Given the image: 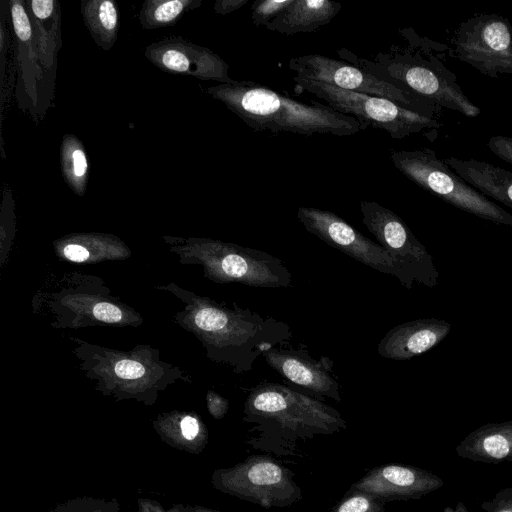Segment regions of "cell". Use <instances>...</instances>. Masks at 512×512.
Listing matches in <instances>:
<instances>
[{
	"mask_svg": "<svg viewBox=\"0 0 512 512\" xmlns=\"http://www.w3.org/2000/svg\"><path fill=\"white\" fill-rule=\"evenodd\" d=\"M156 289L170 292L182 302L174 321L199 340L206 357L230 366L235 373L251 371L260 355L282 346L292 337L287 323L263 317L236 303L229 308L175 283L159 285Z\"/></svg>",
	"mask_w": 512,
	"mask_h": 512,
	"instance_id": "obj_1",
	"label": "cell"
},
{
	"mask_svg": "<svg viewBox=\"0 0 512 512\" xmlns=\"http://www.w3.org/2000/svg\"><path fill=\"white\" fill-rule=\"evenodd\" d=\"M243 421L254 435L246 443L279 457L299 455V442L346 430L347 422L333 407L281 384L262 382L244 402Z\"/></svg>",
	"mask_w": 512,
	"mask_h": 512,
	"instance_id": "obj_2",
	"label": "cell"
},
{
	"mask_svg": "<svg viewBox=\"0 0 512 512\" xmlns=\"http://www.w3.org/2000/svg\"><path fill=\"white\" fill-rule=\"evenodd\" d=\"M407 44H393L371 60L341 48L338 56L365 72L437 107L476 117L481 110L464 94L457 76L443 63L448 45L419 36L413 28L399 29Z\"/></svg>",
	"mask_w": 512,
	"mask_h": 512,
	"instance_id": "obj_3",
	"label": "cell"
},
{
	"mask_svg": "<svg viewBox=\"0 0 512 512\" xmlns=\"http://www.w3.org/2000/svg\"><path fill=\"white\" fill-rule=\"evenodd\" d=\"M253 131L291 132L304 136H351L368 126L326 104L303 103L253 80H234L207 88Z\"/></svg>",
	"mask_w": 512,
	"mask_h": 512,
	"instance_id": "obj_4",
	"label": "cell"
},
{
	"mask_svg": "<svg viewBox=\"0 0 512 512\" xmlns=\"http://www.w3.org/2000/svg\"><path fill=\"white\" fill-rule=\"evenodd\" d=\"M80 370L105 396L118 400L136 399L153 403L159 392L177 381L191 383V377L179 366L165 362L160 350L137 345L119 350L70 337Z\"/></svg>",
	"mask_w": 512,
	"mask_h": 512,
	"instance_id": "obj_5",
	"label": "cell"
},
{
	"mask_svg": "<svg viewBox=\"0 0 512 512\" xmlns=\"http://www.w3.org/2000/svg\"><path fill=\"white\" fill-rule=\"evenodd\" d=\"M163 240L181 264L200 265L203 276L214 283L291 286V272L281 259L267 252L204 237L164 236Z\"/></svg>",
	"mask_w": 512,
	"mask_h": 512,
	"instance_id": "obj_6",
	"label": "cell"
},
{
	"mask_svg": "<svg viewBox=\"0 0 512 512\" xmlns=\"http://www.w3.org/2000/svg\"><path fill=\"white\" fill-rule=\"evenodd\" d=\"M38 307L48 311L53 319L50 326L55 329L137 327L144 321L101 277L79 272L65 274L56 289L38 293L34 308Z\"/></svg>",
	"mask_w": 512,
	"mask_h": 512,
	"instance_id": "obj_7",
	"label": "cell"
},
{
	"mask_svg": "<svg viewBox=\"0 0 512 512\" xmlns=\"http://www.w3.org/2000/svg\"><path fill=\"white\" fill-rule=\"evenodd\" d=\"M394 166L409 180L444 202L497 224L512 226V214L470 186L430 148L390 150Z\"/></svg>",
	"mask_w": 512,
	"mask_h": 512,
	"instance_id": "obj_8",
	"label": "cell"
},
{
	"mask_svg": "<svg viewBox=\"0 0 512 512\" xmlns=\"http://www.w3.org/2000/svg\"><path fill=\"white\" fill-rule=\"evenodd\" d=\"M292 79L302 90L322 99L334 110L352 116L367 126L384 130L394 139L442 126L435 116L409 110L387 98L343 90L298 76Z\"/></svg>",
	"mask_w": 512,
	"mask_h": 512,
	"instance_id": "obj_9",
	"label": "cell"
},
{
	"mask_svg": "<svg viewBox=\"0 0 512 512\" xmlns=\"http://www.w3.org/2000/svg\"><path fill=\"white\" fill-rule=\"evenodd\" d=\"M214 486L265 509L289 507L303 498L295 473L270 454L250 455L243 462L215 471Z\"/></svg>",
	"mask_w": 512,
	"mask_h": 512,
	"instance_id": "obj_10",
	"label": "cell"
},
{
	"mask_svg": "<svg viewBox=\"0 0 512 512\" xmlns=\"http://www.w3.org/2000/svg\"><path fill=\"white\" fill-rule=\"evenodd\" d=\"M448 53L491 78L512 74V24L498 14L473 15L456 28Z\"/></svg>",
	"mask_w": 512,
	"mask_h": 512,
	"instance_id": "obj_11",
	"label": "cell"
},
{
	"mask_svg": "<svg viewBox=\"0 0 512 512\" xmlns=\"http://www.w3.org/2000/svg\"><path fill=\"white\" fill-rule=\"evenodd\" d=\"M360 211L363 224L413 286L417 283L433 288L438 284L439 272L432 255L402 218L375 201L361 200Z\"/></svg>",
	"mask_w": 512,
	"mask_h": 512,
	"instance_id": "obj_12",
	"label": "cell"
},
{
	"mask_svg": "<svg viewBox=\"0 0 512 512\" xmlns=\"http://www.w3.org/2000/svg\"><path fill=\"white\" fill-rule=\"evenodd\" d=\"M300 78L314 80L352 92L390 99L401 106L434 116L437 106L365 72L355 65L324 55L307 54L289 60Z\"/></svg>",
	"mask_w": 512,
	"mask_h": 512,
	"instance_id": "obj_13",
	"label": "cell"
},
{
	"mask_svg": "<svg viewBox=\"0 0 512 512\" xmlns=\"http://www.w3.org/2000/svg\"><path fill=\"white\" fill-rule=\"evenodd\" d=\"M297 217L309 233L329 246L378 272L396 277L407 289L413 287L379 243L363 235L337 214L319 208L300 206Z\"/></svg>",
	"mask_w": 512,
	"mask_h": 512,
	"instance_id": "obj_14",
	"label": "cell"
},
{
	"mask_svg": "<svg viewBox=\"0 0 512 512\" xmlns=\"http://www.w3.org/2000/svg\"><path fill=\"white\" fill-rule=\"evenodd\" d=\"M144 56L160 70L204 81L229 83V65L210 48L181 37H166L148 45Z\"/></svg>",
	"mask_w": 512,
	"mask_h": 512,
	"instance_id": "obj_15",
	"label": "cell"
},
{
	"mask_svg": "<svg viewBox=\"0 0 512 512\" xmlns=\"http://www.w3.org/2000/svg\"><path fill=\"white\" fill-rule=\"evenodd\" d=\"M267 364L302 393L321 400L341 402L340 384L333 375V361L328 356L313 359L305 346L298 349L273 348L263 354Z\"/></svg>",
	"mask_w": 512,
	"mask_h": 512,
	"instance_id": "obj_16",
	"label": "cell"
},
{
	"mask_svg": "<svg viewBox=\"0 0 512 512\" xmlns=\"http://www.w3.org/2000/svg\"><path fill=\"white\" fill-rule=\"evenodd\" d=\"M443 485V480L429 470L389 463L368 470L348 490L360 491L387 503L420 499Z\"/></svg>",
	"mask_w": 512,
	"mask_h": 512,
	"instance_id": "obj_17",
	"label": "cell"
},
{
	"mask_svg": "<svg viewBox=\"0 0 512 512\" xmlns=\"http://www.w3.org/2000/svg\"><path fill=\"white\" fill-rule=\"evenodd\" d=\"M451 324L442 319L421 318L390 329L378 344V354L386 359L403 361L427 352L450 332Z\"/></svg>",
	"mask_w": 512,
	"mask_h": 512,
	"instance_id": "obj_18",
	"label": "cell"
},
{
	"mask_svg": "<svg viewBox=\"0 0 512 512\" xmlns=\"http://www.w3.org/2000/svg\"><path fill=\"white\" fill-rule=\"evenodd\" d=\"M56 256L63 261L92 264L125 260L131 249L119 237L99 232L70 233L53 242Z\"/></svg>",
	"mask_w": 512,
	"mask_h": 512,
	"instance_id": "obj_19",
	"label": "cell"
},
{
	"mask_svg": "<svg viewBox=\"0 0 512 512\" xmlns=\"http://www.w3.org/2000/svg\"><path fill=\"white\" fill-rule=\"evenodd\" d=\"M459 457L474 462L500 464L512 461V420L487 423L470 432L457 446Z\"/></svg>",
	"mask_w": 512,
	"mask_h": 512,
	"instance_id": "obj_20",
	"label": "cell"
},
{
	"mask_svg": "<svg viewBox=\"0 0 512 512\" xmlns=\"http://www.w3.org/2000/svg\"><path fill=\"white\" fill-rule=\"evenodd\" d=\"M443 161L483 195L512 208V172L476 159L448 157Z\"/></svg>",
	"mask_w": 512,
	"mask_h": 512,
	"instance_id": "obj_21",
	"label": "cell"
},
{
	"mask_svg": "<svg viewBox=\"0 0 512 512\" xmlns=\"http://www.w3.org/2000/svg\"><path fill=\"white\" fill-rule=\"evenodd\" d=\"M342 5L329 0H294L266 28L282 35L310 33L329 24Z\"/></svg>",
	"mask_w": 512,
	"mask_h": 512,
	"instance_id": "obj_22",
	"label": "cell"
},
{
	"mask_svg": "<svg viewBox=\"0 0 512 512\" xmlns=\"http://www.w3.org/2000/svg\"><path fill=\"white\" fill-rule=\"evenodd\" d=\"M83 22L98 47L110 50L118 37L119 13L111 0H83L80 3Z\"/></svg>",
	"mask_w": 512,
	"mask_h": 512,
	"instance_id": "obj_23",
	"label": "cell"
},
{
	"mask_svg": "<svg viewBox=\"0 0 512 512\" xmlns=\"http://www.w3.org/2000/svg\"><path fill=\"white\" fill-rule=\"evenodd\" d=\"M61 172L66 184L83 196L89 180V161L82 141L74 134H65L60 146Z\"/></svg>",
	"mask_w": 512,
	"mask_h": 512,
	"instance_id": "obj_24",
	"label": "cell"
},
{
	"mask_svg": "<svg viewBox=\"0 0 512 512\" xmlns=\"http://www.w3.org/2000/svg\"><path fill=\"white\" fill-rule=\"evenodd\" d=\"M201 4L202 0H146L139 11V21L147 30L173 26Z\"/></svg>",
	"mask_w": 512,
	"mask_h": 512,
	"instance_id": "obj_25",
	"label": "cell"
},
{
	"mask_svg": "<svg viewBox=\"0 0 512 512\" xmlns=\"http://www.w3.org/2000/svg\"><path fill=\"white\" fill-rule=\"evenodd\" d=\"M385 504L366 493L347 490L330 512H388Z\"/></svg>",
	"mask_w": 512,
	"mask_h": 512,
	"instance_id": "obj_26",
	"label": "cell"
},
{
	"mask_svg": "<svg viewBox=\"0 0 512 512\" xmlns=\"http://www.w3.org/2000/svg\"><path fill=\"white\" fill-rule=\"evenodd\" d=\"M294 0H256L252 3L251 19L256 27L267 26L287 9Z\"/></svg>",
	"mask_w": 512,
	"mask_h": 512,
	"instance_id": "obj_27",
	"label": "cell"
},
{
	"mask_svg": "<svg viewBox=\"0 0 512 512\" xmlns=\"http://www.w3.org/2000/svg\"><path fill=\"white\" fill-rule=\"evenodd\" d=\"M10 11L13 29L18 40L24 43L31 41L32 25L24 3L19 0H11Z\"/></svg>",
	"mask_w": 512,
	"mask_h": 512,
	"instance_id": "obj_28",
	"label": "cell"
},
{
	"mask_svg": "<svg viewBox=\"0 0 512 512\" xmlns=\"http://www.w3.org/2000/svg\"><path fill=\"white\" fill-rule=\"evenodd\" d=\"M480 507L485 512H512V487L499 490L492 499L481 502Z\"/></svg>",
	"mask_w": 512,
	"mask_h": 512,
	"instance_id": "obj_29",
	"label": "cell"
},
{
	"mask_svg": "<svg viewBox=\"0 0 512 512\" xmlns=\"http://www.w3.org/2000/svg\"><path fill=\"white\" fill-rule=\"evenodd\" d=\"M487 146L496 156L512 165V137L492 136L488 140Z\"/></svg>",
	"mask_w": 512,
	"mask_h": 512,
	"instance_id": "obj_30",
	"label": "cell"
},
{
	"mask_svg": "<svg viewBox=\"0 0 512 512\" xmlns=\"http://www.w3.org/2000/svg\"><path fill=\"white\" fill-rule=\"evenodd\" d=\"M178 424L182 436L188 441H193L203 435L202 423L192 414L182 415Z\"/></svg>",
	"mask_w": 512,
	"mask_h": 512,
	"instance_id": "obj_31",
	"label": "cell"
},
{
	"mask_svg": "<svg viewBox=\"0 0 512 512\" xmlns=\"http://www.w3.org/2000/svg\"><path fill=\"white\" fill-rule=\"evenodd\" d=\"M207 408L215 419H222L228 412V401L218 393L210 390L206 396Z\"/></svg>",
	"mask_w": 512,
	"mask_h": 512,
	"instance_id": "obj_32",
	"label": "cell"
},
{
	"mask_svg": "<svg viewBox=\"0 0 512 512\" xmlns=\"http://www.w3.org/2000/svg\"><path fill=\"white\" fill-rule=\"evenodd\" d=\"M29 8L38 20H46L52 16L56 2L54 0H30Z\"/></svg>",
	"mask_w": 512,
	"mask_h": 512,
	"instance_id": "obj_33",
	"label": "cell"
},
{
	"mask_svg": "<svg viewBox=\"0 0 512 512\" xmlns=\"http://www.w3.org/2000/svg\"><path fill=\"white\" fill-rule=\"evenodd\" d=\"M249 0H218L214 3V11L219 15H227L242 8Z\"/></svg>",
	"mask_w": 512,
	"mask_h": 512,
	"instance_id": "obj_34",
	"label": "cell"
},
{
	"mask_svg": "<svg viewBox=\"0 0 512 512\" xmlns=\"http://www.w3.org/2000/svg\"><path fill=\"white\" fill-rule=\"evenodd\" d=\"M443 512H471V511L467 508L465 503H463L462 501H459V502H457L455 508H453L451 506H447L443 510Z\"/></svg>",
	"mask_w": 512,
	"mask_h": 512,
	"instance_id": "obj_35",
	"label": "cell"
},
{
	"mask_svg": "<svg viewBox=\"0 0 512 512\" xmlns=\"http://www.w3.org/2000/svg\"><path fill=\"white\" fill-rule=\"evenodd\" d=\"M511 357H512V354H511Z\"/></svg>",
	"mask_w": 512,
	"mask_h": 512,
	"instance_id": "obj_36",
	"label": "cell"
}]
</instances>
